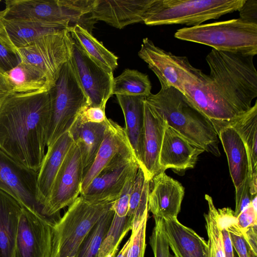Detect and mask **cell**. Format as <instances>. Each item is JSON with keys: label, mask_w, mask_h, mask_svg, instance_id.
<instances>
[{"label": "cell", "mask_w": 257, "mask_h": 257, "mask_svg": "<svg viewBox=\"0 0 257 257\" xmlns=\"http://www.w3.org/2000/svg\"><path fill=\"white\" fill-rule=\"evenodd\" d=\"M253 57L212 49L205 58L210 74L201 83L184 85L183 94L210 119L227 120L246 112L257 97Z\"/></svg>", "instance_id": "1"}, {"label": "cell", "mask_w": 257, "mask_h": 257, "mask_svg": "<svg viewBox=\"0 0 257 257\" xmlns=\"http://www.w3.org/2000/svg\"><path fill=\"white\" fill-rule=\"evenodd\" d=\"M50 110L49 90L8 95L0 105V149L38 172L46 154Z\"/></svg>", "instance_id": "2"}, {"label": "cell", "mask_w": 257, "mask_h": 257, "mask_svg": "<svg viewBox=\"0 0 257 257\" xmlns=\"http://www.w3.org/2000/svg\"><path fill=\"white\" fill-rule=\"evenodd\" d=\"M146 101L166 120L168 125L216 157L219 140L211 120L197 109L183 93L173 87H161Z\"/></svg>", "instance_id": "3"}, {"label": "cell", "mask_w": 257, "mask_h": 257, "mask_svg": "<svg viewBox=\"0 0 257 257\" xmlns=\"http://www.w3.org/2000/svg\"><path fill=\"white\" fill-rule=\"evenodd\" d=\"M245 0H153L143 22L148 26L191 27L238 11Z\"/></svg>", "instance_id": "4"}, {"label": "cell", "mask_w": 257, "mask_h": 257, "mask_svg": "<svg viewBox=\"0 0 257 257\" xmlns=\"http://www.w3.org/2000/svg\"><path fill=\"white\" fill-rule=\"evenodd\" d=\"M174 37L218 51L253 56L257 54V24L240 18L183 28Z\"/></svg>", "instance_id": "5"}, {"label": "cell", "mask_w": 257, "mask_h": 257, "mask_svg": "<svg viewBox=\"0 0 257 257\" xmlns=\"http://www.w3.org/2000/svg\"><path fill=\"white\" fill-rule=\"evenodd\" d=\"M114 202L79 196L52 227L50 257H75L86 235Z\"/></svg>", "instance_id": "6"}, {"label": "cell", "mask_w": 257, "mask_h": 257, "mask_svg": "<svg viewBox=\"0 0 257 257\" xmlns=\"http://www.w3.org/2000/svg\"><path fill=\"white\" fill-rule=\"evenodd\" d=\"M51 110L46 145H52L68 132L88 100L73 71L69 60L61 67L54 85L49 90Z\"/></svg>", "instance_id": "7"}, {"label": "cell", "mask_w": 257, "mask_h": 257, "mask_svg": "<svg viewBox=\"0 0 257 257\" xmlns=\"http://www.w3.org/2000/svg\"><path fill=\"white\" fill-rule=\"evenodd\" d=\"M0 18L72 26L80 25L91 12L92 0H7Z\"/></svg>", "instance_id": "8"}, {"label": "cell", "mask_w": 257, "mask_h": 257, "mask_svg": "<svg viewBox=\"0 0 257 257\" xmlns=\"http://www.w3.org/2000/svg\"><path fill=\"white\" fill-rule=\"evenodd\" d=\"M138 55L155 74L161 87H173L182 93L184 85L198 84L206 75L193 67L187 57L167 52L148 38L143 40Z\"/></svg>", "instance_id": "9"}, {"label": "cell", "mask_w": 257, "mask_h": 257, "mask_svg": "<svg viewBox=\"0 0 257 257\" xmlns=\"http://www.w3.org/2000/svg\"><path fill=\"white\" fill-rule=\"evenodd\" d=\"M69 29L44 35L15 53L20 61L29 63L46 76L51 88L72 52V38Z\"/></svg>", "instance_id": "10"}, {"label": "cell", "mask_w": 257, "mask_h": 257, "mask_svg": "<svg viewBox=\"0 0 257 257\" xmlns=\"http://www.w3.org/2000/svg\"><path fill=\"white\" fill-rule=\"evenodd\" d=\"M38 173L0 149V190L14 198L22 207L54 226L55 222L45 215L43 207L38 199Z\"/></svg>", "instance_id": "11"}, {"label": "cell", "mask_w": 257, "mask_h": 257, "mask_svg": "<svg viewBox=\"0 0 257 257\" xmlns=\"http://www.w3.org/2000/svg\"><path fill=\"white\" fill-rule=\"evenodd\" d=\"M139 168L129 146L117 154L80 195L92 201H114L119 197L128 178Z\"/></svg>", "instance_id": "12"}, {"label": "cell", "mask_w": 257, "mask_h": 257, "mask_svg": "<svg viewBox=\"0 0 257 257\" xmlns=\"http://www.w3.org/2000/svg\"><path fill=\"white\" fill-rule=\"evenodd\" d=\"M83 179L81 153L74 143L55 177L44 206L45 215L57 223L61 217L60 210L69 206L80 194Z\"/></svg>", "instance_id": "13"}, {"label": "cell", "mask_w": 257, "mask_h": 257, "mask_svg": "<svg viewBox=\"0 0 257 257\" xmlns=\"http://www.w3.org/2000/svg\"><path fill=\"white\" fill-rule=\"evenodd\" d=\"M69 61L89 105L105 109L107 100L112 95L113 73L104 70L92 60L73 38Z\"/></svg>", "instance_id": "14"}, {"label": "cell", "mask_w": 257, "mask_h": 257, "mask_svg": "<svg viewBox=\"0 0 257 257\" xmlns=\"http://www.w3.org/2000/svg\"><path fill=\"white\" fill-rule=\"evenodd\" d=\"M53 227L48 220L23 207L15 257H50Z\"/></svg>", "instance_id": "15"}, {"label": "cell", "mask_w": 257, "mask_h": 257, "mask_svg": "<svg viewBox=\"0 0 257 257\" xmlns=\"http://www.w3.org/2000/svg\"><path fill=\"white\" fill-rule=\"evenodd\" d=\"M204 151L167 124L159 157L160 172L168 169L179 171L193 169Z\"/></svg>", "instance_id": "16"}, {"label": "cell", "mask_w": 257, "mask_h": 257, "mask_svg": "<svg viewBox=\"0 0 257 257\" xmlns=\"http://www.w3.org/2000/svg\"><path fill=\"white\" fill-rule=\"evenodd\" d=\"M210 120L226 154L230 175L236 191L251 173L246 146L237 132L225 120Z\"/></svg>", "instance_id": "17"}, {"label": "cell", "mask_w": 257, "mask_h": 257, "mask_svg": "<svg viewBox=\"0 0 257 257\" xmlns=\"http://www.w3.org/2000/svg\"><path fill=\"white\" fill-rule=\"evenodd\" d=\"M153 0H95L88 19L101 21L117 29L143 22Z\"/></svg>", "instance_id": "18"}, {"label": "cell", "mask_w": 257, "mask_h": 257, "mask_svg": "<svg viewBox=\"0 0 257 257\" xmlns=\"http://www.w3.org/2000/svg\"><path fill=\"white\" fill-rule=\"evenodd\" d=\"M71 27L38 21L7 20L0 18V43L9 51L15 53L17 49L28 46L44 35L69 29Z\"/></svg>", "instance_id": "19"}, {"label": "cell", "mask_w": 257, "mask_h": 257, "mask_svg": "<svg viewBox=\"0 0 257 257\" xmlns=\"http://www.w3.org/2000/svg\"><path fill=\"white\" fill-rule=\"evenodd\" d=\"M148 195V211L154 217L177 218L185 194L182 185L165 172L155 175Z\"/></svg>", "instance_id": "20"}, {"label": "cell", "mask_w": 257, "mask_h": 257, "mask_svg": "<svg viewBox=\"0 0 257 257\" xmlns=\"http://www.w3.org/2000/svg\"><path fill=\"white\" fill-rule=\"evenodd\" d=\"M167 122L156 109L144 101L143 166L146 180L151 181L160 172L159 157Z\"/></svg>", "instance_id": "21"}, {"label": "cell", "mask_w": 257, "mask_h": 257, "mask_svg": "<svg viewBox=\"0 0 257 257\" xmlns=\"http://www.w3.org/2000/svg\"><path fill=\"white\" fill-rule=\"evenodd\" d=\"M74 143L72 135L68 131L47 147L38 177V199L43 209L55 177Z\"/></svg>", "instance_id": "22"}, {"label": "cell", "mask_w": 257, "mask_h": 257, "mask_svg": "<svg viewBox=\"0 0 257 257\" xmlns=\"http://www.w3.org/2000/svg\"><path fill=\"white\" fill-rule=\"evenodd\" d=\"M164 231L175 257H208L207 242L177 218L163 219Z\"/></svg>", "instance_id": "23"}, {"label": "cell", "mask_w": 257, "mask_h": 257, "mask_svg": "<svg viewBox=\"0 0 257 257\" xmlns=\"http://www.w3.org/2000/svg\"><path fill=\"white\" fill-rule=\"evenodd\" d=\"M123 113L124 130L139 168H143L144 135V101L146 97L116 95Z\"/></svg>", "instance_id": "24"}, {"label": "cell", "mask_w": 257, "mask_h": 257, "mask_svg": "<svg viewBox=\"0 0 257 257\" xmlns=\"http://www.w3.org/2000/svg\"><path fill=\"white\" fill-rule=\"evenodd\" d=\"M129 146L124 128L107 118L103 140L92 165L83 178L80 193L117 154Z\"/></svg>", "instance_id": "25"}, {"label": "cell", "mask_w": 257, "mask_h": 257, "mask_svg": "<svg viewBox=\"0 0 257 257\" xmlns=\"http://www.w3.org/2000/svg\"><path fill=\"white\" fill-rule=\"evenodd\" d=\"M22 206L0 190V257H15Z\"/></svg>", "instance_id": "26"}, {"label": "cell", "mask_w": 257, "mask_h": 257, "mask_svg": "<svg viewBox=\"0 0 257 257\" xmlns=\"http://www.w3.org/2000/svg\"><path fill=\"white\" fill-rule=\"evenodd\" d=\"M106 121L95 123H81L76 120L69 131L80 149L83 178L92 165L103 140Z\"/></svg>", "instance_id": "27"}, {"label": "cell", "mask_w": 257, "mask_h": 257, "mask_svg": "<svg viewBox=\"0 0 257 257\" xmlns=\"http://www.w3.org/2000/svg\"><path fill=\"white\" fill-rule=\"evenodd\" d=\"M12 93H28L49 91L51 86L46 76L34 66L22 61L4 73Z\"/></svg>", "instance_id": "28"}, {"label": "cell", "mask_w": 257, "mask_h": 257, "mask_svg": "<svg viewBox=\"0 0 257 257\" xmlns=\"http://www.w3.org/2000/svg\"><path fill=\"white\" fill-rule=\"evenodd\" d=\"M72 38L95 63L104 70L113 73L117 67L118 58L94 37L91 32L78 24L69 30Z\"/></svg>", "instance_id": "29"}, {"label": "cell", "mask_w": 257, "mask_h": 257, "mask_svg": "<svg viewBox=\"0 0 257 257\" xmlns=\"http://www.w3.org/2000/svg\"><path fill=\"white\" fill-rule=\"evenodd\" d=\"M225 121L237 132L244 143L250 160L251 173L257 170L256 100L246 112Z\"/></svg>", "instance_id": "30"}, {"label": "cell", "mask_w": 257, "mask_h": 257, "mask_svg": "<svg viewBox=\"0 0 257 257\" xmlns=\"http://www.w3.org/2000/svg\"><path fill=\"white\" fill-rule=\"evenodd\" d=\"M148 76L137 70L125 69L113 78L112 94L147 97L151 93Z\"/></svg>", "instance_id": "31"}, {"label": "cell", "mask_w": 257, "mask_h": 257, "mask_svg": "<svg viewBox=\"0 0 257 257\" xmlns=\"http://www.w3.org/2000/svg\"><path fill=\"white\" fill-rule=\"evenodd\" d=\"M114 215V212L111 207L99 218L80 244L75 257H97Z\"/></svg>", "instance_id": "32"}, {"label": "cell", "mask_w": 257, "mask_h": 257, "mask_svg": "<svg viewBox=\"0 0 257 257\" xmlns=\"http://www.w3.org/2000/svg\"><path fill=\"white\" fill-rule=\"evenodd\" d=\"M133 216L120 217L114 213L110 227L104 238L97 257H115L119 245L132 228Z\"/></svg>", "instance_id": "33"}, {"label": "cell", "mask_w": 257, "mask_h": 257, "mask_svg": "<svg viewBox=\"0 0 257 257\" xmlns=\"http://www.w3.org/2000/svg\"><path fill=\"white\" fill-rule=\"evenodd\" d=\"M208 211L204 213L206 229L208 236L207 242L208 249V257H225L221 231L216 222L217 208L212 198L208 194L205 195Z\"/></svg>", "instance_id": "34"}, {"label": "cell", "mask_w": 257, "mask_h": 257, "mask_svg": "<svg viewBox=\"0 0 257 257\" xmlns=\"http://www.w3.org/2000/svg\"><path fill=\"white\" fill-rule=\"evenodd\" d=\"M155 226L150 237V244L154 257H175L170 252L169 246L164 231L163 219L154 217Z\"/></svg>", "instance_id": "35"}, {"label": "cell", "mask_w": 257, "mask_h": 257, "mask_svg": "<svg viewBox=\"0 0 257 257\" xmlns=\"http://www.w3.org/2000/svg\"><path fill=\"white\" fill-rule=\"evenodd\" d=\"M148 213L146 214L136 231L131 235V243L127 257H144L146 244V231Z\"/></svg>", "instance_id": "36"}, {"label": "cell", "mask_w": 257, "mask_h": 257, "mask_svg": "<svg viewBox=\"0 0 257 257\" xmlns=\"http://www.w3.org/2000/svg\"><path fill=\"white\" fill-rule=\"evenodd\" d=\"M146 180L142 169L139 168L130 194L127 216H134L142 197Z\"/></svg>", "instance_id": "37"}, {"label": "cell", "mask_w": 257, "mask_h": 257, "mask_svg": "<svg viewBox=\"0 0 257 257\" xmlns=\"http://www.w3.org/2000/svg\"><path fill=\"white\" fill-rule=\"evenodd\" d=\"M137 172L133 173L128 178L119 197L111 206L114 213L119 217L127 216L130 194Z\"/></svg>", "instance_id": "38"}, {"label": "cell", "mask_w": 257, "mask_h": 257, "mask_svg": "<svg viewBox=\"0 0 257 257\" xmlns=\"http://www.w3.org/2000/svg\"><path fill=\"white\" fill-rule=\"evenodd\" d=\"M229 233L231 241L238 257H249L248 247L237 222L232 223L226 228Z\"/></svg>", "instance_id": "39"}, {"label": "cell", "mask_w": 257, "mask_h": 257, "mask_svg": "<svg viewBox=\"0 0 257 257\" xmlns=\"http://www.w3.org/2000/svg\"><path fill=\"white\" fill-rule=\"evenodd\" d=\"M107 119L104 109L87 105L81 110L76 120L81 123H102Z\"/></svg>", "instance_id": "40"}, {"label": "cell", "mask_w": 257, "mask_h": 257, "mask_svg": "<svg viewBox=\"0 0 257 257\" xmlns=\"http://www.w3.org/2000/svg\"><path fill=\"white\" fill-rule=\"evenodd\" d=\"M237 224L241 232L249 227L257 225V209L253 206L251 202L237 217Z\"/></svg>", "instance_id": "41"}, {"label": "cell", "mask_w": 257, "mask_h": 257, "mask_svg": "<svg viewBox=\"0 0 257 257\" xmlns=\"http://www.w3.org/2000/svg\"><path fill=\"white\" fill-rule=\"evenodd\" d=\"M20 62L18 55L10 52L0 43V71L5 73Z\"/></svg>", "instance_id": "42"}, {"label": "cell", "mask_w": 257, "mask_h": 257, "mask_svg": "<svg viewBox=\"0 0 257 257\" xmlns=\"http://www.w3.org/2000/svg\"><path fill=\"white\" fill-rule=\"evenodd\" d=\"M238 11L239 18L245 22L257 24L256 0H245Z\"/></svg>", "instance_id": "43"}, {"label": "cell", "mask_w": 257, "mask_h": 257, "mask_svg": "<svg viewBox=\"0 0 257 257\" xmlns=\"http://www.w3.org/2000/svg\"><path fill=\"white\" fill-rule=\"evenodd\" d=\"M253 197L251 196L249 192L248 178L245 181L241 195L235 199V208L234 212L236 217L249 205Z\"/></svg>", "instance_id": "44"}, {"label": "cell", "mask_w": 257, "mask_h": 257, "mask_svg": "<svg viewBox=\"0 0 257 257\" xmlns=\"http://www.w3.org/2000/svg\"><path fill=\"white\" fill-rule=\"evenodd\" d=\"M256 226L249 227L242 231L241 233L248 247L257 255Z\"/></svg>", "instance_id": "45"}, {"label": "cell", "mask_w": 257, "mask_h": 257, "mask_svg": "<svg viewBox=\"0 0 257 257\" xmlns=\"http://www.w3.org/2000/svg\"><path fill=\"white\" fill-rule=\"evenodd\" d=\"M220 230L223 243L224 256L234 257V249L229 232L225 228H222Z\"/></svg>", "instance_id": "46"}, {"label": "cell", "mask_w": 257, "mask_h": 257, "mask_svg": "<svg viewBox=\"0 0 257 257\" xmlns=\"http://www.w3.org/2000/svg\"><path fill=\"white\" fill-rule=\"evenodd\" d=\"M11 93V88L5 75L0 71V105L7 96Z\"/></svg>", "instance_id": "47"}, {"label": "cell", "mask_w": 257, "mask_h": 257, "mask_svg": "<svg viewBox=\"0 0 257 257\" xmlns=\"http://www.w3.org/2000/svg\"><path fill=\"white\" fill-rule=\"evenodd\" d=\"M257 170L253 171L248 177L249 192L252 197L256 195L257 192Z\"/></svg>", "instance_id": "48"}, {"label": "cell", "mask_w": 257, "mask_h": 257, "mask_svg": "<svg viewBox=\"0 0 257 257\" xmlns=\"http://www.w3.org/2000/svg\"><path fill=\"white\" fill-rule=\"evenodd\" d=\"M131 240V238L130 237L116 257H127Z\"/></svg>", "instance_id": "49"}, {"label": "cell", "mask_w": 257, "mask_h": 257, "mask_svg": "<svg viewBox=\"0 0 257 257\" xmlns=\"http://www.w3.org/2000/svg\"><path fill=\"white\" fill-rule=\"evenodd\" d=\"M234 257H238V256L236 255V254L234 253Z\"/></svg>", "instance_id": "50"}]
</instances>
